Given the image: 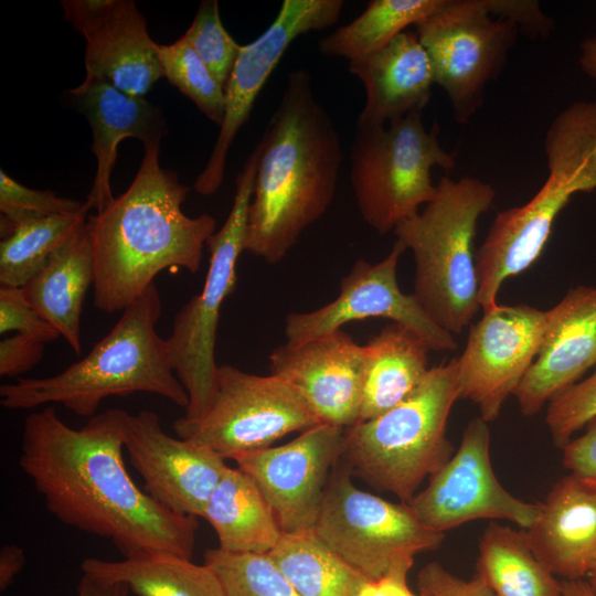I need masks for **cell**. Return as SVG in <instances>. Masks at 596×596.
Returning a JSON list of instances; mask_svg holds the SVG:
<instances>
[{
	"mask_svg": "<svg viewBox=\"0 0 596 596\" xmlns=\"http://www.w3.org/2000/svg\"><path fill=\"white\" fill-rule=\"evenodd\" d=\"M130 414L111 408L72 428L53 406L28 415L19 466L62 523L110 541L124 557L168 552L191 558L198 520L140 490L123 457Z\"/></svg>",
	"mask_w": 596,
	"mask_h": 596,
	"instance_id": "cell-1",
	"label": "cell"
},
{
	"mask_svg": "<svg viewBox=\"0 0 596 596\" xmlns=\"http://www.w3.org/2000/svg\"><path fill=\"white\" fill-rule=\"evenodd\" d=\"M258 148L244 251L280 263L332 203L343 162L339 134L305 70L288 75Z\"/></svg>",
	"mask_w": 596,
	"mask_h": 596,
	"instance_id": "cell-2",
	"label": "cell"
},
{
	"mask_svg": "<svg viewBox=\"0 0 596 596\" xmlns=\"http://www.w3.org/2000/svg\"><path fill=\"white\" fill-rule=\"evenodd\" d=\"M159 150V146L146 147L129 188L87 219L95 266L94 304L109 315L124 311L164 269L182 267L196 273L203 247L215 233L211 215L183 213L190 188L174 171L161 168Z\"/></svg>",
	"mask_w": 596,
	"mask_h": 596,
	"instance_id": "cell-3",
	"label": "cell"
},
{
	"mask_svg": "<svg viewBox=\"0 0 596 596\" xmlns=\"http://www.w3.org/2000/svg\"><path fill=\"white\" fill-rule=\"evenodd\" d=\"M161 309L152 284L84 359L56 375L21 377L1 385V405L31 409L61 404L78 416L92 417L107 397L143 392L187 408L188 393L172 369L167 340L156 329Z\"/></svg>",
	"mask_w": 596,
	"mask_h": 596,
	"instance_id": "cell-4",
	"label": "cell"
},
{
	"mask_svg": "<svg viewBox=\"0 0 596 596\" xmlns=\"http://www.w3.org/2000/svg\"><path fill=\"white\" fill-rule=\"evenodd\" d=\"M496 190L472 177H443L434 199L393 231L415 262L414 291L429 317L460 334L479 311V281L473 241L480 216Z\"/></svg>",
	"mask_w": 596,
	"mask_h": 596,
	"instance_id": "cell-5",
	"label": "cell"
},
{
	"mask_svg": "<svg viewBox=\"0 0 596 596\" xmlns=\"http://www.w3.org/2000/svg\"><path fill=\"white\" fill-rule=\"evenodd\" d=\"M460 398L456 358L430 368L419 387L385 413L344 428L349 470L409 503L453 456L447 422Z\"/></svg>",
	"mask_w": 596,
	"mask_h": 596,
	"instance_id": "cell-6",
	"label": "cell"
},
{
	"mask_svg": "<svg viewBox=\"0 0 596 596\" xmlns=\"http://www.w3.org/2000/svg\"><path fill=\"white\" fill-rule=\"evenodd\" d=\"M439 127L427 130L422 113L385 126L356 128L351 183L362 219L380 235L393 232L436 194L432 169L451 170L455 152L443 149Z\"/></svg>",
	"mask_w": 596,
	"mask_h": 596,
	"instance_id": "cell-7",
	"label": "cell"
},
{
	"mask_svg": "<svg viewBox=\"0 0 596 596\" xmlns=\"http://www.w3.org/2000/svg\"><path fill=\"white\" fill-rule=\"evenodd\" d=\"M258 156L255 147L237 174L231 211L222 227L206 242L210 264L204 285L177 312L171 333L166 339L172 369L189 396L184 415L188 419L203 416L214 397L220 311L236 286V265L244 252Z\"/></svg>",
	"mask_w": 596,
	"mask_h": 596,
	"instance_id": "cell-8",
	"label": "cell"
},
{
	"mask_svg": "<svg viewBox=\"0 0 596 596\" xmlns=\"http://www.w3.org/2000/svg\"><path fill=\"white\" fill-rule=\"evenodd\" d=\"M315 535L374 582L416 554L438 549L445 533L424 524L408 503H394L354 486L349 469L331 475Z\"/></svg>",
	"mask_w": 596,
	"mask_h": 596,
	"instance_id": "cell-9",
	"label": "cell"
},
{
	"mask_svg": "<svg viewBox=\"0 0 596 596\" xmlns=\"http://www.w3.org/2000/svg\"><path fill=\"white\" fill-rule=\"evenodd\" d=\"M322 422L286 380L223 364L217 368L213 401L203 416L175 419L180 438L210 447L224 459L270 447L292 432Z\"/></svg>",
	"mask_w": 596,
	"mask_h": 596,
	"instance_id": "cell-10",
	"label": "cell"
},
{
	"mask_svg": "<svg viewBox=\"0 0 596 596\" xmlns=\"http://www.w3.org/2000/svg\"><path fill=\"white\" fill-rule=\"evenodd\" d=\"M415 28L455 121L468 124L483 104L487 85L502 71L519 28L493 18L486 0H445Z\"/></svg>",
	"mask_w": 596,
	"mask_h": 596,
	"instance_id": "cell-11",
	"label": "cell"
},
{
	"mask_svg": "<svg viewBox=\"0 0 596 596\" xmlns=\"http://www.w3.org/2000/svg\"><path fill=\"white\" fill-rule=\"evenodd\" d=\"M488 424L480 416L472 418L458 449L408 503L428 528L445 533L470 521L490 519L508 520L528 530L539 517L541 503L514 497L497 479Z\"/></svg>",
	"mask_w": 596,
	"mask_h": 596,
	"instance_id": "cell-12",
	"label": "cell"
},
{
	"mask_svg": "<svg viewBox=\"0 0 596 596\" xmlns=\"http://www.w3.org/2000/svg\"><path fill=\"white\" fill-rule=\"evenodd\" d=\"M405 251L395 241L382 260H355L341 278L339 295L332 301L311 311L286 316V343L296 344L331 333L351 321L384 318L415 332L430 351H455L454 336L429 317L413 294L403 292L398 286L397 264Z\"/></svg>",
	"mask_w": 596,
	"mask_h": 596,
	"instance_id": "cell-13",
	"label": "cell"
},
{
	"mask_svg": "<svg viewBox=\"0 0 596 596\" xmlns=\"http://www.w3.org/2000/svg\"><path fill=\"white\" fill-rule=\"evenodd\" d=\"M546 311L530 305H496L470 326L456 358L460 398L469 400L487 423L496 421L534 362Z\"/></svg>",
	"mask_w": 596,
	"mask_h": 596,
	"instance_id": "cell-14",
	"label": "cell"
},
{
	"mask_svg": "<svg viewBox=\"0 0 596 596\" xmlns=\"http://www.w3.org/2000/svg\"><path fill=\"white\" fill-rule=\"evenodd\" d=\"M343 6L342 0H284L275 20L263 34L242 45L224 86V119L210 158L194 182L199 194L212 195L222 185L228 150L247 121L259 92L292 41L334 24Z\"/></svg>",
	"mask_w": 596,
	"mask_h": 596,
	"instance_id": "cell-15",
	"label": "cell"
},
{
	"mask_svg": "<svg viewBox=\"0 0 596 596\" xmlns=\"http://www.w3.org/2000/svg\"><path fill=\"white\" fill-rule=\"evenodd\" d=\"M344 449V428L321 423L291 441L232 458L257 486L283 533L311 531L330 472Z\"/></svg>",
	"mask_w": 596,
	"mask_h": 596,
	"instance_id": "cell-16",
	"label": "cell"
},
{
	"mask_svg": "<svg viewBox=\"0 0 596 596\" xmlns=\"http://www.w3.org/2000/svg\"><path fill=\"white\" fill-rule=\"evenodd\" d=\"M125 449L146 492L172 512L203 518L206 503L228 468L210 447L174 438L152 411L129 416Z\"/></svg>",
	"mask_w": 596,
	"mask_h": 596,
	"instance_id": "cell-17",
	"label": "cell"
},
{
	"mask_svg": "<svg viewBox=\"0 0 596 596\" xmlns=\"http://www.w3.org/2000/svg\"><path fill=\"white\" fill-rule=\"evenodd\" d=\"M64 19L85 39L86 75L145 97L163 77L157 45L132 0H63Z\"/></svg>",
	"mask_w": 596,
	"mask_h": 596,
	"instance_id": "cell-18",
	"label": "cell"
},
{
	"mask_svg": "<svg viewBox=\"0 0 596 596\" xmlns=\"http://www.w3.org/2000/svg\"><path fill=\"white\" fill-rule=\"evenodd\" d=\"M363 366V345L342 329L269 355L270 374L296 387L322 423L342 428L359 422Z\"/></svg>",
	"mask_w": 596,
	"mask_h": 596,
	"instance_id": "cell-19",
	"label": "cell"
},
{
	"mask_svg": "<svg viewBox=\"0 0 596 596\" xmlns=\"http://www.w3.org/2000/svg\"><path fill=\"white\" fill-rule=\"evenodd\" d=\"M596 366V286H577L551 309L536 358L514 396L524 416L577 383Z\"/></svg>",
	"mask_w": 596,
	"mask_h": 596,
	"instance_id": "cell-20",
	"label": "cell"
},
{
	"mask_svg": "<svg viewBox=\"0 0 596 596\" xmlns=\"http://www.w3.org/2000/svg\"><path fill=\"white\" fill-rule=\"evenodd\" d=\"M68 97L92 129L97 169L85 204L99 213L115 200L110 178L119 143L136 138L145 148L160 147L167 123L162 110L145 97L128 95L100 77L86 75L82 84L68 91Z\"/></svg>",
	"mask_w": 596,
	"mask_h": 596,
	"instance_id": "cell-21",
	"label": "cell"
},
{
	"mask_svg": "<svg viewBox=\"0 0 596 596\" xmlns=\"http://www.w3.org/2000/svg\"><path fill=\"white\" fill-rule=\"evenodd\" d=\"M524 531L535 556L556 577L588 575L596 564V483L573 473L561 478Z\"/></svg>",
	"mask_w": 596,
	"mask_h": 596,
	"instance_id": "cell-22",
	"label": "cell"
},
{
	"mask_svg": "<svg viewBox=\"0 0 596 596\" xmlns=\"http://www.w3.org/2000/svg\"><path fill=\"white\" fill-rule=\"evenodd\" d=\"M349 72L365 89L356 128L385 126L422 113L435 84L428 54L416 32L404 31L381 50L349 61Z\"/></svg>",
	"mask_w": 596,
	"mask_h": 596,
	"instance_id": "cell-23",
	"label": "cell"
},
{
	"mask_svg": "<svg viewBox=\"0 0 596 596\" xmlns=\"http://www.w3.org/2000/svg\"><path fill=\"white\" fill-rule=\"evenodd\" d=\"M95 279L93 244L85 226L56 251L23 287L31 306L49 321L79 355L81 315Z\"/></svg>",
	"mask_w": 596,
	"mask_h": 596,
	"instance_id": "cell-24",
	"label": "cell"
},
{
	"mask_svg": "<svg viewBox=\"0 0 596 596\" xmlns=\"http://www.w3.org/2000/svg\"><path fill=\"white\" fill-rule=\"evenodd\" d=\"M428 345L408 328L391 322L363 344L359 422L372 419L411 396L423 383Z\"/></svg>",
	"mask_w": 596,
	"mask_h": 596,
	"instance_id": "cell-25",
	"label": "cell"
},
{
	"mask_svg": "<svg viewBox=\"0 0 596 596\" xmlns=\"http://www.w3.org/2000/svg\"><path fill=\"white\" fill-rule=\"evenodd\" d=\"M203 519L214 529L219 549L231 553L268 554L283 535L266 499L237 467L224 472Z\"/></svg>",
	"mask_w": 596,
	"mask_h": 596,
	"instance_id": "cell-26",
	"label": "cell"
},
{
	"mask_svg": "<svg viewBox=\"0 0 596 596\" xmlns=\"http://www.w3.org/2000/svg\"><path fill=\"white\" fill-rule=\"evenodd\" d=\"M82 572L123 583L138 596H225L206 564L168 552H146L120 561L85 558Z\"/></svg>",
	"mask_w": 596,
	"mask_h": 596,
	"instance_id": "cell-27",
	"label": "cell"
},
{
	"mask_svg": "<svg viewBox=\"0 0 596 596\" xmlns=\"http://www.w3.org/2000/svg\"><path fill=\"white\" fill-rule=\"evenodd\" d=\"M476 574L496 596H562V582L535 556L524 530L490 523Z\"/></svg>",
	"mask_w": 596,
	"mask_h": 596,
	"instance_id": "cell-28",
	"label": "cell"
},
{
	"mask_svg": "<svg viewBox=\"0 0 596 596\" xmlns=\"http://www.w3.org/2000/svg\"><path fill=\"white\" fill-rule=\"evenodd\" d=\"M268 556L300 596H358L369 582L312 531L283 533Z\"/></svg>",
	"mask_w": 596,
	"mask_h": 596,
	"instance_id": "cell-29",
	"label": "cell"
},
{
	"mask_svg": "<svg viewBox=\"0 0 596 596\" xmlns=\"http://www.w3.org/2000/svg\"><path fill=\"white\" fill-rule=\"evenodd\" d=\"M445 0H373L350 23L320 39L321 54L348 61L370 55L409 25L437 11Z\"/></svg>",
	"mask_w": 596,
	"mask_h": 596,
	"instance_id": "cell-30",
	"label": "cell"
},
{
	"mask_svg": "<svg viewBox=\"0 0 596 596\" xmlns=\"http://www.w3.org/2000/svg\"><path fill=\"white\" fill-rule=\"evenodd\" d=\"M87 210L18 224L0 243V285L22 288L85 226Z\"/></svg>",
	"mask_w": 596,
	"mask_h": 596,
	"instance_id": "cell-31",
	"label": "cell"
},
{
	"mask_svg": "<svg viewBox=\"0 0 596 596\" xmlns=\"http://www.w3.org/2000/svg\"><path fill=\"white\" fill-rule=\"evenodd\" d=\"M225 596H300L268 554L231 553L219 547L204 554Z\"/></svg>",
	"mask_w": 596,
	"mask_h": 596,
	"instance_id": "cell-32",
	"label": "cell"
},
{
	"mask_svg": "<svg viewBox=\"0 0 596 596\" xmlns=\"http://www.w3.org/2000/svg\"><path fill=\"white\" fill-rule=\"evenodd\" d=\"M157 52L163 76L220 127L225 115L224 87L185 38L182 35L171 44H158Z\"/></svg>",
	"mask_w": 596,
	"mask_h": 596,
	"instance_id": "cell-33",
	"label": "cell"
},
{
	"mask_svg": "<svg viewBox=\"0 0 596 596\" xmlns=\"http://www.w3.org/2000/svg\"><path fill=\"white\" fill-rule=\"evenodd\" d=\"M183 36L214 78L224 87L242 45L224 29L216 0L201 1L196 14Z\"/></svg>",
	"mask_w": 596,
	"mask_h": 596,
	"instance_id": "cell-34",
	"label": "cell"
},
{
	"mask_svg": "<svg viewBox=\"0 0 596 596\" xmlns=\"http://www.w3.org/2000/svg\"><path fill=\"white\" fill-rule=\"evenodd\" d=\"M88 211L85 202L58 196L51 190L22 185L0 170V232L2 238L20 223L56 214Z\"/></svg>",
	"mask_w": 596,
	"mask_h": 596,
	"instance_id": "cell-35",
	"label": "cell"
},
{
	"mask_svg": "<svg viewBox=\"0 0 596 596\" xmlns=\"http://www.w3.org/2000/svg\"><path fill=\"white\" fill-rule=\"evenodd\" d=\"M596 418V366L593 373L558 394L547 405L545 423L563 448L579 429Z\"/></svg>",
	"mask_w": 596,
	"mask_h": 596,
	"instance_id": "cell-36",
	"label": "cell"
},
{
	"mask_svg": "<svg viewBox=\"0 0 596 596\" xmlns=\"http://www.w3.org/2000/svg\"><path fill=\"white\" fill-rule=\"evenodd\" d=\"M15 331L43 343L61 334L28 301L22 288L0 287V332Z\"/></svg>",
	"mask_w": 596,
	"mask_h": 596,
	"instance_id": "cell-37",
	"label": "cell"
},
{
	"mask_svg": "<svg viewBox=\"0 0 596 596\" xmlns=\"http://www.w3.org/2000/svg\"><path fill=\"white\" fill-rule=\"evenodd\" d=\"M417 587L428 596H496L477 574L464 579L437 562H430L421 570Z\"/></svg>",
	"mask_w": 596,
	"mask_h": 596,
	"instance_id": "cell-38",
	"label": "cell"
},
{
	"mask_svg": "<svg viewBox=\"0 0 596 596\" xmlns=\"http://www.w3.org/2000/svg\"><path fill=\"white\" fill-rule=\"evenodd\" d=\"M490 14L514 23L528 33L546 38L554 29V21L541 9L536 0H486Z\"/></svg>",
	"mask_w": 596,
	"mask_h": 596,
	"instance_id": "cell-39",
	"label": "cell"
},
{
	"mask_svg": "<svg viewBox=\"0 0 596 596\" xmlns=\"http://www.w3.org/2000/svg\"><path fill=\"white\" fill-rule=\"evenodd\" d=\"M41 341L15 333L0 341V374L18 376L38 364L44 353Z\"/></svg>",
	"mask_w": 596,
	"mask_h": 596,
	"instance_id": "cell-40",
	"label": "cell"
},
{
	"mask_svg": "<svg viewBox=\"0 0 596 596\" xmlns=\"http://www.w3.org/2000/svg\"><path fill=\"white\" fill-rule=\"evenodd\" d=\"M585 432L572 438L563 448V466L570 473L596 483V418L585 427Z\"/></svg>",
	"mask_w": 596,
	"mask_h": 596,
	"instance_id": "cell-41",
	"label": "cell"
},
{
	"mask_svg": "<svg viewBox=\"0 0 596 596\" xmlns=\"http://www.w3.org/2000/svg\"><path fill=\"white\" fill-rule=\"evenodd\" d=\"M413 565H401L390 571L382 578L366 582L360 596H428L413 593L407 585V574Z\"/></svg>",
	"mask_w": 596,
	"mask_h": 596,
	"instance_id": "cell-42",
	"label": "cell"
},
{
	"mask_svg": "<svg viewBox=\"0 0 596 596\" xmlns=\"http://www.w3.org/2000/svg\"><path fill=\"white\" fill-rule=\"evenodd\" d=\"M25 563L24 551L17 544L3 545L0 550V590L7 589Z\"/></svg>",
	"mask_w": 596,
	"mask_h": 596,
	"instance_id": "cell-43",
	"label": "cell"
},
{
	"mask_svg": "<svg viewBox=\"0 0 596 596\" xmlns=\"http://www.w3.org/2000/svg\"><path fill=\"white\" fill-rule=\"evenodd\" d=\"M130 589L123 583H114L83 573L77 596H128Z\"/></svg>",
	"mask_w": 596,
	"mask_h": 596,
	"instance_id": "cell-44",
	"label": "cell"
},
{
	"mask_svg": "<svg viewBox=\"0 0 596 596\" xmlns=\"http://www.w3.org/2000/svg\"><path fill=\"white\" fill-rule=\"evenodd\" d=\"M581 70L596 81V34L586 38L579 45Z\"/></svg>",
	"mask_w": 596,
	"mask_h": 596,
	"instance_id": "cell-45",
	"label": "cell"
},
{
	"mask_svg": "<svg viewBox=\"0 0 596 596\" xmlns=\"http://www.w3.org/2000/svg\"><path fill=\"white\" fill-rule=\"evenodd\" d=\"M562 596H596V592L583 578L564 579L562 582Z\"/></svg>",
	"mask_w": 596,
	"mask_h": 596,
	"instance_id": "cell-46",
	"label": "cell"
},
{
	"mask_svg": "<svg viewBox=\"0 0 596 596\" xmlns=\"http://www.w3.org/2000/svg\"><path fill=\"white\" fill-rule=\"evenodd\" d=\"M588 583L590 584V586L593 587V589L596 592V564L595 566L590 570V572L588 573Z\"/></svg>",
	"mask_w": 596,
	"mask_h": 596,
	"instance_id": "cell-47",
	"label": "cell"
},
{
	"mask_svg": "<svg viewBox=\"0 0 596 596\" xmlns=\"http://www.w3.org/2000/svg\"><path fill=\"white\" fill-rule=\"evenodd\" d=\"M358 596H360V595H358Z\"/></svg>",
	"mask_w": 596,
	"mask_h": 596,
	"instance_id": "cell-48",
	"label": "cell"
}]
</instances>
